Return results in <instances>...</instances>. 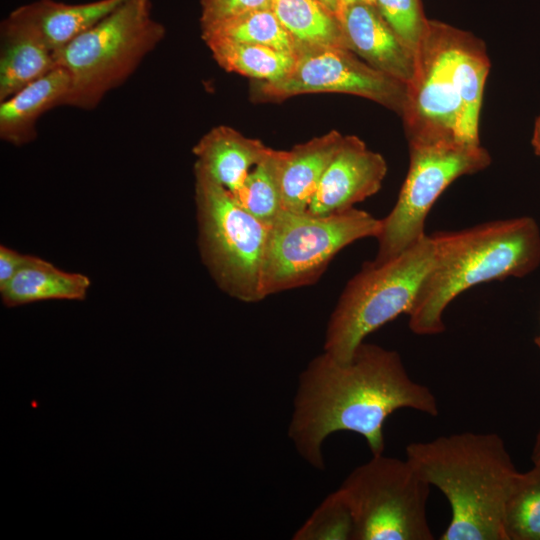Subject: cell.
Wrapping results in <instances>:
<instances>
[{
  "label": "cell",
  "instance_id": "6da1fadb",
  "mask_svg": "<svg viewBox=\"0 0 540 540\" xmlns=\"http://www.w3.org/2000/svg\"><path fill=\"white\" fill-rule=\"evenodd\" d=\"M404 408L439 413L435 395L409 376L397 351L362 342L347 362L323 352L301 372L288 435L307 463L324 470L330 434L357 433L372 455L383 454L385 421Z\"/></svg>",
  "mask_w": 540,
  "mask_h": 540
},
{
  "label": "cell",
  "instance_id": "7a4b0ae2",
  "mask_svg": "<svg viewBox=\"0 0 540 540\" xmlns=\"http://www.w3.org/2000/svg\"><path fill=\"white\" fill-rule=\"evenodd\" d=\"M490 61L473 34L428 20L415 49L401 117L408 143H480L479 118Z\"/></svg>",
  "mask_w": 540,
  "mask_h": 540
},
{
  "label": "cell",
  "instance_id": "3957f363",
  "mask_svg": "<svg viewBox=\"0 0 540 540\" xmlns=\"http://www.w3.org/2000/svg\"><path fill=\"white\" fill-rule=\"evenodd\" d=\"M406 459L451 507L441 540H506L505 506L519 471L496 433L462 432L414 442Z\"/></svg>",
  "mask_w": 540,
  "mask_h": 540
},
{
  "label": "cell",
  "instance_id": "277c9868",
  "mask_svg": "<svg viewBox=\"0 0 540 540\" xmlns=\"http://www.w3.org/2000/svg\"><path fill=\"white\" fill-rule=\"evenodd\" d=\"M431 236L434 261L408 313L409 328L417 335L442 333L444 310L466 289L492 280L526 276L540 264V229L528 216Z\"/></svg>",
  "mask_w": 540,
  "mask_h": 540
},
{
  "label": "cell",
  "instance_id": "5b68a950",
  "mask_svg": "<svg viewBox=\"0 0 540 540\" xmlns=\"http://www.w3.org/2000/svg\"><path fill=\"white\" fill-rule=\"evenodd\" d=\"M152 14L151 0H124L93 27L53 53L70 75L64 105L96 108L122 85L165 37Z\"/></svg>",
  "mask_w": 540,
  "mask_h": 540
},
{
  "label": "cell",
  "instance_id": "8992f818",
  "mask_svg": "<svg viewBox=\"0 0 540 540\" xmlns=\"http://www.w3.org/2000/svg\"><path fill=\"white\" fill-rule=\"evenodd\" d=\"M435 257L432 236L382 264L365 262L343 289L329 318L324 352L340 362L372 332L408 314Z\"/></svg>",
  "mask_w": 540,
  "mask_h": 540
},
{
  "label": "cell",
  "instance_id": "52a82bcc",
  "mask_svg": "<svg viewBox=\"0 0 540 540\" xmlns=\"http://www.w3.org/2000/svg\"><path fill=\"white\" fill-rule=\"evenodd\" d=\"M198 248L217 286L246 303L264 299L262 269L270 226L233 199L204 170L194 166Z\"/></svg>",
  "mask_w": 540,
  "mask_h": 540
},
{
  "label": "cell",
  "instance_id": "ba28073f",
  "mask_svg": "<svg viewBox=\"0 0 540 540\" xmlns=\"http://www.w3.org/2000/svg\"><path fill=\"white\" fill-rule=\"evenodd\" d=\"M381 219L357 208L329 215L284 210L270 225L262 269L264 298L315 283L353 242L377 236Z\"/></svg>",
  "mask_w": 540,
  "mask_h": 540
},
{
  "label": "cell",
  "instance_id": "9c48e42d",
  "mask_svg": "<svg viewBox=\"0 0 540 540\" xmlns=\"http://www.w3.org/2000/svg\"><path fill=\"white\" fill-rule=\"evenodd\" d=\"M430 485L405 459L372 455L339 487L354 518L353 540H432Z\"/></svg>",
  "mask_w": 540,
  "mask_h": 540
},
{
  "label": "cell",
  "instance_id": "30bf717a",
  "mask_svg": "<svg viewBox=\"0 0 540 540\" xmlns=\"http://www.w3.org/2000/svg\"><path fill=\"white\" fill-rule=\"evenodd\" d=\"M409 144L410 165L398 199L381 219L378 251L371 261L382 264L420 241L426 217L442 192L457 178L487 168L488 151L480 143L459 141Z\"/></svg>",
  "mask_w": 540,
  "mask_h": 540
},
{
  "label": "cell",
  "instance_id": "8fae6325",
  "mask_svg": "<svg viewBox=\"0 0 540 540\" xmlns=\"http://www.w3.org/2000/svg\"><path fill=\"white\" fill-rule=\"evenodd\" d=\"M289 73L275 82H261L265 99H284L304 93H345L372 100L401 116L406 84L359 60L349 49L296 46Z\"/></svg>",
  "mask_w": 540,
  "mask_h": 540
},
{
  "label": "cell",
  "instance_id": "7c38bea8",
  "mask_svg": "<svg viewBox=\"0 0 540 540\" xmlns=\"http://www.w3.org/2000/svg\"><path fill=\"white\" fill-rule=\"evenodd\" d=\"M387 173L384 157L358 137L344 136L307 211L329 215L353 208L379 191Z\"/></svg>",
  "mask_w": 540,
  "mask_h": 540
},
{
  "label": "cell",
  "instance_id": "4fadbf2b",
  "mask_svg": "<svg viewBox=\"0 0 540 540\" xmlns=\"http://www.w3.org/2000/svg\"><path fill=\"white\" fill-rule=\"evenodd\" d=\"M341 21L353 53L405 84L411 80L415 52L393 31L374 4L355 2L345 6Z\"/></svg>",
  "mask_w": 540,
  "mask_h": 540
},
{
  "label": "cell",
  "instance_id": "5bb4252c",
  "mask_svg": "<svg viewBox=\"0 0 540 540\" xmlns=\"http://www.w3.org/2000/svg\"><path fill=\"white\" fill-rule=\"evenodd\" d=\"M124 0L65 3L36 0L11 11L7 18L38 36L54 53L93 27Z\"/></svg>",
  "mask_w": 540,
  "mask_h": 540
},
{
  "label": "cell",
  "instance_id": "9a60e30c",
  "mask_svg": "<svg viewBox=\"0 0 540 540\" xmlns=\"http://www.w3.org/2000/svg\"><path fill=\"white\" fill-rule=\"evenodd\" d=\"M270 149L258 139L248 138L232 127L219 125L203 135L192 151L197 158L195 165L234 195L250 169Z\"/></svg>",
  "mask_w": 540,
  "mask_h": 540
},
{
  "label": "cell",
  "instance_id": "2e32d148",
  "mask_svg": "<svg viewBox=\"0 0 540 540\" xmlns=\"http://www.w3.org/2000/svg\"><path fill=\"white\" fill-rule=\"evenodd\" d=\"M71 88L69 73L57 66L44 76L0 102V138L14 146L36 139L42 114L64 105Z\"/></svg>",
  "mask_w": 540,
  "mask_h": 540
},
{
  "label": "cell",
  "instance_id": "e0dca14e",
  "mask_svg": "<svg viewBox=\"0 0 540 540\" xmlns=\"http://www.w3.org/2000/svg\"><path fill=\"white\" fill-rule=\"evenodd\" d=\"M344 135L332 130L281 151L280 185L284 209L306 212Z\"/></svg>",
  "mask_w": 540,
  "mask_h": 540
},
{
  "label": "cell",
  "instance_id": "ac0fdd59",
  "mask_svg": "<svg viewBox=\"0 0 540 540\" xmlns=\"http://www.w3.org/2000/svg\"><path fill=\"white\" fill-rule=\"evenodd\" d=\"M57 65L53 52L28 29L7 17L0 24V102Z\"/></svg>",
  "mask_w": 540,
  "mask_h": 540
},
{
  "label": "cell",
  "instance_id": "d6986e66",
  "mask_svg": "<svg viewBox=\"0 0 540 540\" xmlns=\"http://www.w3.org/2000/svg\"><path fill=\"white\" fill-rule=\"evenodd\" d=\"M90 279L81 273H71L33 256L17 274L0 289L2 302L16 307L44 300H84Z\"/></svg>",
  "mask_w": 540,
  "mask_h": 540
},
{
  "label": "cell",
  "instance_id": "ffe728a7",
  "mask_svg": "<svg viewBox=\"0 0 540 540\" xmlns=\"http://www.w3.org/2000/svg\"><path fill=\"white\" fill-rule=\"evenodd\" d=\"M271 9L296 46L349 49L342 21L316 0H272Z\"/></svg>",
  "mask_w": 540,
  "mask_h": 540
},
{
  "label": "cell",
  "instance_id": "44dd1931",
  "mask_svg": "<svg viewBox=\"0 0 540 540\" xmlns=\"http://www.w3.org/2000/svg\"><path fill=\"white\" fill-rule=\"evenodd\" d=\"M223 69L260 82H275L291 70L295 54L273 47L222 38L204 40Z\"/></svg>",
  "mask_w": 540,
  "mask_h": 540
},
{
  "label": "cell",
  "instance_id": "7402d4cb",
  "mask_svg": "<svg viewBox=\"0 0 540 540\" xmlns=\"http://www.w3.org/2000/svg\"><path fill=\"white\" fill-rule=\"evenodd\" d=\"M201 28L203 40L208 38L229 39L265 45L289 53H294L296 49L295 41L272 9L249 11Z\"/></svg>",
  "mask_w": 540,
  "mask_h": 540
},
{
  "label": "cell",
  "instance_id": "603a6c76",
  "mask_svg": "<svg viewBox=\"0 0 540 540\" xmlns=\"http://www.w3.org/2000/svg\"><path fill=\"white\" fill-rule=\"evenodd\" d=\"M281 151L271 148L231 195L239 206L269 226L285 210L280 185Z\"/></svg>",
  "mask_w": 540,
  "mask_h": 540
},
{
  "label": "cell",
  "instance_id": "cb8c5ba5",
  "mask_svg": "<svg viewBox=\"0 0 540 540\" xmlns=\"http://www.w3.org/2000/svg\"><path fill=\"white\" fill-rule=\"evenodd\" d=\"M506 540H540V466L519 472L503 520Z\"/></svg>",
  "mask_w": 540,
  "mask_h": 540
},
{
  "label": "cell",
  "instance_id": "d4e9b609",
  "mask_svg": "<svg viewBox=\"0 0 540 540\" xmlns=\"http://www.w3.org/2000/svg\"><path fill=\"white\" fill-rule=\"evenodd\" d=\"M294 540H353L354 518L340 488L329 494L294 533Z\"/></svg>",
  "mask_w": 540,
  "mask_h": 540
},
{
  "label": "cell",
  "instance_id": "484cf974",
  "mask_svg": "<svg viewBox=\"0 0 540 540\" xmlns=\"http://www.w3.org/2000/svg\"><path fill=\"white\" fill-rule=\"evenodd\" d=\"M374 5L393 31L415 52L428 22L420 0H375Z\"/></svg>",
  "mask_w": 540,
  "mask_h": 540
},
{
  "label": "cell",
  "instance_id": "4316f807",
  "mask_svg": "<svg viewBox=\"0 0 540 540\" xmlns=\"http://www.w3.org/2000/svg\"><path fill=\"white\" fill-rule=\"evenodd\" d=\"M271 6L272 0H201V27Z\"/></svg>",
  "mask_w": 540,
  "mask_h": 540
},
{
  "label": "cell",
  "instance_id": "83f0119b",
  "mask_svg": "<svg viewBox=\"0 0 540 540\" xmlns=\"http://www.w3.org/2000/svg\"><path fill=\"white\" fill-rule=\"evenodd\" d=\"M32 258L7 246L0 247V289H2Z\"/></svg>",
  "mask_w": 540,
  "mask_h": 540
},
{
  "label": "cell",
  "instance_id": "f1b7e54d",
  "mask_svg": "<svg viewBox=\"0 0 540 540\" xmlns=\"http://www.w3.org/2000/svg\"><path fill=\"white\" fill-rule=\"evenodd\" d=\"M330 12L335 14L340 20L344 9L342 0H316Z\"/></svg>",
  "mask_w": 540,
  "mask_h": 540
},
{
  "label": "cell",
  "instance_id": "f546056e",
  "mask_svg": "<svg viewBox=\"0 0 540 540\" xmlns=\"http://www.w3.org/2000/svg\"><path fill=\"white\" fill-rule=\"evenodd\" d=\"M534 152L540 156V116L536 119L532 136Z\"/></svg>",
  "mask_w": 540,
  "mask_h": 540
},
{
  "label": "cell",
  "instance_id": "4dcf8cb0",
  "mask_svg": "<svg viewBox=\"0 0 540 540\" xmlns=\"http://www.w3.org/2000/svg\"><path fill=\"white\" fill-rule=\"evenodd\" d=\"M532 461L535 466H540V429L536 436L535 444L533 447Z\"/></svg>",
  "mask_w": 540,
  "mask_h": 540
},
{
  "label": "cell",
  "instance_id": "1f68e13d",
  "mask_svg": "<svg viewBox=\"0 0 540 540\" xmlns=\"http://www.w3.org/2000/svg\"><path fill=\"white\" fill-rule=\"evenodd\" d=\"M343 1V6H347L349 4H352V3H355V2H365V3H371V4H374V1L375 0H342Z\"/></svg>",
  "mask_w": 540,
  "mask_h": 540
},
{
  "label": "cell",
  "instance_id": "d6a6232c",
  "mask_svg": "<svg viewBox=\"0 0 540 540\" xmlns=\"http://www.w3.org/2000/svg\"><path fill=\"white\" fill-rule=\"evenodd\" d=\"M534 342L536 346L540 349V335L535 338Z\"/></svg>",
  "mask_w": 540,
  "mask_h": 540
}]
</instances>
